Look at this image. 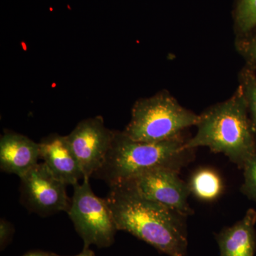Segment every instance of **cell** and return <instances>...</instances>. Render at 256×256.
<instances>
[{"mask_svg": "<svg viewBox=\"0 0 256 256\" xmlns=\"http://www.w3.org/2000/svg\"><path fill=\"white\" fill-rule=\"evenodd\" d=\"M188 140L182 134L163 142H140L124 131H114L105 162L94 178L104 180L110 188L153 170L166 168L180 172L194 159L196 150L186 148Z\"/></svg>", "mask_w": 256, "mask_h": 256, "instance_id": "3", "label": "cell"}, {"mask_svg": "<svg viewBox=\"0 0 256 256\" xmlns=\"http://www.w3.org/2000/svg\"><path fill=\"white\" fill-rule=\"evenodd\" d=\"M40 143L41 159L56 178L66 185L84 180L78 160L69 146L66 136L52 134Z\"/></svg>", "mask_w": 256, "mask_h": 256, "instance_id": "10", "label": "cell"}, {"mask_svg": "<svg viewBox=\"0 0 256 256\" xmlns=\"http://www.w3.org/2000/svg\"><path fill=\"white\" fill-rule=\"evenodd\" d=\"M105 198L118 230H124L168 256L188 252V217L140 194L126 183L110 186Z\"/></svg>", "mask_w": 256, "mask_h": 256, "instance_id": "1", "label": "cell"}, {"mask_svg": "<svg viewBox=\"0 0 256 256\" xmlns=\"http://www.w3.org/2000/svg\"><path fill=\"white\" fill-rule=\"evenodd\" d=\"M88 178L74 185L68 214L77 233L84 240V248L92 245L109 247L114 244L118 229L106 200L92 191Z\"/></svg>", "mask_w": 256, "mask_h": 256, "instance_id": "5", "label": "cell"}, {"mask_svg": "<svg viewBox=\"0 0 256 256\" xmlns=\"http://www.w3.org/2000/svg\"><path fill=\"white\" fill-rule=\"evenodd\" d=\"M41 159L40 143L26 136L5 131L0 139V168L21 178Z\"/></svg>", "mask_w": 256, "mask_h": 256, "instance_id": "9", "label": "cell"}, {"mask_svg": "<svg viewBox=\"0 0 256 256\" xmlns=\"http://www.w3.org/2000/svg\"><path fill=\"white\" fill-rule=\"evenodd\" d=\"M234 28L236 37L256 30V0H238L234 11Z\"/></svg>", "mask_w": 256, "mask_h": 256, "instance_id": "13", "label": "cell"}, {"mask_svg": "<svg viewBox=\"0 0 256 256\" xmlns=\"http://www.w3.org/2000/svg\"><path fill=\"white\" fill-rule=\"evenodd\" d=\"M174 170L160 168L146 172L126 182L142 196L188 217L194 214L188 202V184Z\"/></svg>", "mask_w": 256, "mask_h": 256, "instance_id": "8", "label": "cell"}, {"mask_svg": "<svg viewBox=\"0 0 256 256\" xmlns=\"http://www.w3.org/2000/svg\"><path fill=\"white\" fill-rule=\"evenodd\" d=\"M20 181L21 202L30 212L42 216L68 213L72 200L67 195V185L56 178L45 163L35 165Z\"/></svg>", "mask_w": 256, "mask_h": 256, "instance_id": "6", "label": "cell"}, {"mask_svg": "<svg viewBox=\"0 0 256 256\" xmlns=\"http://www.w3.org/2000/svg\"><path fill=\"white\" fill-rule=\"evenodd\" d=\"M188 184L191 194L202 201H214L224 190L223 182L220 175L208 168L196 170Z\"/></svg>", "mask_w": 256, "mask_h": 256, "instance_id": "12", "label": "cell"}, {"mask_svg": "<svg viewBox=\"0 0 256 256\" xmlns=\"http://www.w3.org/2000/svg\"><path fill=\"white\" fill-rule=\"evenodd\" d=\"M198 119L200 114L180 105L168 90H161L134 102L130 121L124 132L133 140L163 142L196 126Z\"/></svg>", "mask_w": 256, "mask_h": 256, "instance_id": "4", "label": "cell"}, {"mask_svg": "<svg viewBox=\"0 0 256 256\" xmlns=\"http://www.w3.org/2000/svg\"><path fill=\"white\" fill-rule=\"evenodd\" d=\"M12 225L9 222L2 218L0 220V246L1 250L8 246L14 234Z\"/></svg>", "mask_w": 256, "mask_h": 256, "instance_id": "17", "label": "cell"}, {"mask_svg": "<svg viewBox=\"0 0 256 256\" xmlns=\"http://www.w3.org/2000/svg\"><path fill=\"white\" fill-rule=\"evenodd\" d=\"M239 86L246 100L248 110L256 138V74L255 70L246 66L238 74Z\"/></svg>", "mask_w": 256, "mask_h": 256, "instance_id": "14", "label": "cell"}, {"mask_svg": "<svg viewBox=\"0 0 256 256\" xmlns=\"http://www.w3.org/2000/svg\"><path fill=\"white\" fill-rule=\"evenodd\" d=\"M236 50L246 62V66L256 70V31L236 37L235 42Z\"/></svg>", "mask_w": 256, "mask_h": 256, "instance_id": "15", "label": "cell"}, {"mask_svg": "<svg viewBox=\"0 0 256 256\" xmlns=\"http://www.w3.org/2000/svg\"><path fill=\"white\" fill-rule=\"evenodd\" d=\"M256 210L249 208L242 220L215 234L220 256H254L256 250Z\"/></svg>", "mask_w": 256, "mask_h": 256, "instance_id": "11", "label": "cell"}, {"mask_svg": "<svg viewBox=\"0 0 256 256\" xmlns=\"http://www.w3.org/2000/svg\"><path fill=\"white\" fill-rule=\"evenodd\" d=\"M114 131L101 116L84 120L68 136L70 149L78 160L84 178H90L102 168L112 146Z\"/></svg>", "mask_w": 256, "mask_h": 256, "instance_id": "7", "label": "cell"}, {"mask_svg": "<svg viewBox=\"0 0 256 256\" xmlns=\"http://www.w3.org/2000/svg\"><path fill=\"white\" fill-rule=\"evenodd\" d=\"M22 256H53V254L41 250H36V252H28Z\"/></svg>", "mask_w": 256, "mask_h": 256, "instance_id": "18", "label": "cell"}, {"mask_svg": "<svg viewBox=\"0 0 256 256\" xmlns=\"http://www.w3.org/2000/svg\"><path fill=\"white\" fill-rule=\"evenodd\" d=\"M244 170V182L240 192L249 200L256 203V152L247 162Z\"/></svg>", "mask_w": 256, "mask_h": 256, "instance_id": "16", "label": "cell"}, {"mask_svg": "<svg viewBox=\"0 0 256 256\" xmlns=\"http://www.w3.org/2000/svg\"><path fill=\"white\" fill-rule=\"evenodd\" d=\"M53 256H60L58 255H56V254H53ZM74 256H96L94 252H92V250H90V248H84L82 252H80V254H78V255Z\"/></svg>", "mask_w": 256, "mask_h": 256, "instance_id": "19", "label": "cell"}, {"mask_svg": "<svg viewBox=\"0 0 256 256\" xmlns=\"http://www.w3.org/2000/svg\"><path fill=\"white\" fill-rule=\"evenodd\" d=\"M197 131L188 138L186 146L210 148L223 154L242 170L256 152V138L249 116L246 100L239 86L233 95L200 114Z\"/></svg>", "mask_w": 256, "mask_h": 256, "instance_id": "2", "label": "cell"}]
</instances>
